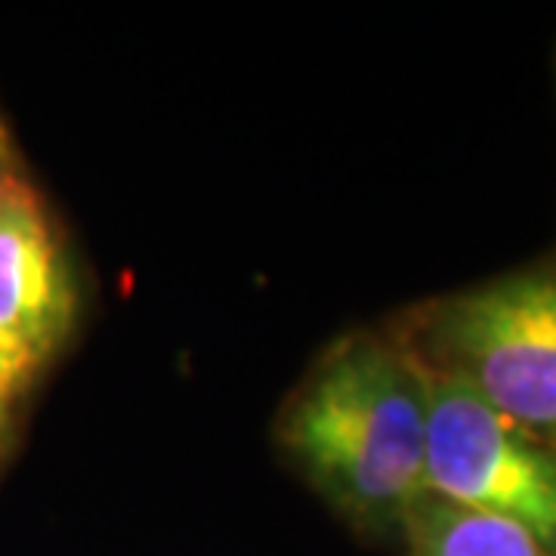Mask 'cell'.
<instances>
[{
	"label": "cell",
	"instance_id": "6da1fadb",
	"mask_svg": "<svg viewBox=\"0 0 556 556\" xmlns=\"http://www.w3.org/2000/svg\"><path fill=\"white\" fill-rule=\"evenodd\" d=\"M278 439L321 495L393 532L427 495V380L408 343L343 340L288 402Z\"/></svg>",
	"mask_w": 556,
	"mask_h": 556
},
{
	"label": "cell",
	"instance_id": "7a4b0ae2",
	"mask_svg": "<svg viewBox=\"0 0 556 556\" xmlns=\"http://www.w3.org/2000/svg\"><path fill=\"white\" fill-rule=\"evenodd\" d=\"M430 368L477 390L522 430L556 442V266L442 300L427 328Z\"/></svg>",
	"mask_w": 556,
	"mask_h": 556
},
{
	"label": "cell",
	"instance_id": "3957f363",
	"mask_svg": "<svg viewBox=\"0 0 556 556\" xmlns=\"http://www.w3.org/2000/svg\"><path fill=\"white\" fill-rule=\"evenodd\" d=\"M420 365L427 495L507 519L556 556V442L522 430L455 375Z\"/></svg>",
	"mask_w": 556,
	"mask_h": 556
},
{
	"label": "cell",
	"instance_id": "277c9868",
	"mask_svg": "<svg viewBox=\"0 0 556 556\" xmlns=\"http://www.w3.org/2000/svg\"><path fill=\"white\" fill-rule=\"evenodd\" d=\"M78 294L38 189L0 167V346L40 371L72 334Z\"/></svg>",
	"mask_w": 556,
	"mask_h": 556
},
{
	"label": "cell",
	"instance_id": "5b68a950",
	"mask_svg": "<svg viewBox=\"0 0 556 556\" xmlns=\"http://www.w3.org/2000/svg\"><path fill=\"white\" fill-rule=\"evenodd\" d=\"M408 556H551L526 529L437 495H424L405 514Z\"/></svg>",
	"mask_w": 556,
	"mask_h": 556
},
{
	"label": "cell",
	"instance_id": "8992f818",
	"mask_svg": "<svg viewBox=\"0 0 556 556\" xmlns=\"http://www.w3.org/2000/svg\"><path fill=\"white\" fill-rule=\"evenodd\" d=\"M35 368H28L22 358H16L13 353H7L0 346V430L7 433V420H10V412L16 408V402L22 399V393L31 387L35 380Z\"/></svg>",
	"mask_w": 556,
	"mask_h": 556
},
{
	"label": "cell",
	"instance_id": "52a82bcc",
	"mask_svg": "<svg viewBox=\"0 0 556 556\" xmlns=\"http://www.w3.org/2000/svg\"><path fill=\"white\" fill-rule=\"evenodd\" d=\"M7 164H10V139L0 130V167H7Z\"/></svg>",
	"mask_w": 556,
	"mask_h": 556
},
{
	"label": "cell",
	"instance_id": "ba28073f",
	"mask_svg": "<svg viewBox=\"0 0 556 556\" xmlns=\"http://www.w3.org/2000/svg\"><path fill=\"white\" fill-rule=\"evenodd\" d=\"M0 439H3V430H0Z\"/></svg>",
	"mask_w": 556,
	"mask_h": 556
}]
</instances>
